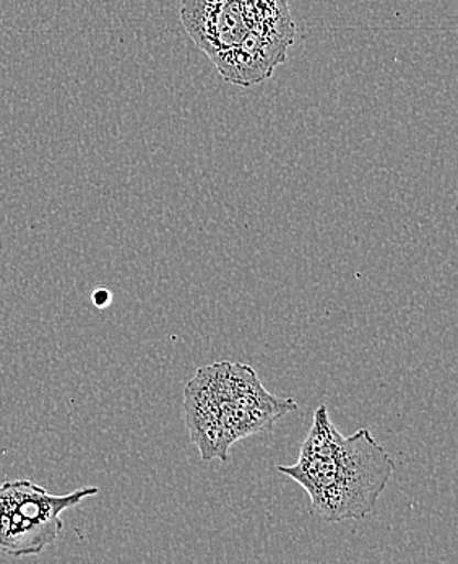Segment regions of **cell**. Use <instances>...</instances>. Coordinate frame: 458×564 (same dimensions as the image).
Here are the masks:
<instances>
[{
    "mask_svg": "<svg viewBox=\"0 0 458 564\" xmlns=\"http://www.w3.org/2000/svg\"><path fill=\"white\" fill-rule=\"evenodd\" d=\"M97 487H84L67 495H53L30 480L0 485V550L23 558L36 556L63 532L61 516L98 495Z\"/></svg>",
    "mask_w": 458,
    "mask_h": 564,
    "instance_id": "3",
    "label": "cell"
},
{
    "mask_svg": "<svg viewBox=\"0 0 458 564\" xmlns=\"http://www.w3.org/2000/svg\"><path fill=\"white\" fill-rule=\"evenodd\" d=\"M279 470L309 494L314 514L328 522L362 519L391 481L395 463L369 430L344 436L326 405L314 413L313 429L295 465Z\"/></svg>",
    "mask_w": 458,
    "mask_h": 564,
    "instance_id": "2",
    "label": "cell"
},
{
    "mask_svg": "<svg viewBox=\"0 0 458 564\" xmlns=\"http://www.w3.org/2000/svg\"><path fill=\"white\" fill-rule=\"evenodd\" d=\"M179 15L221 77L239 87L269 80L295 43L288 0H183Z\"/></svg>",
    "mask_w": 458,
    "mask_h": 564,
    "instance_id": "1",
    "label": "cell"
},
{
    "mask_svg": "<svg viewBox=\"0 0 458 564\" xmlns=\"http://www.w3.org/2000/svg\"><path fill=\"white\" fill-rule=\"evenodd\" d=\"M91 300H94L95 306L98 307V310H105V307H108L109 304H111L112 301V293L109 292L108 289H98L95 290L94 296H91Z\"/></svg>",
    "mask_w": 458,
    "mask_h": 564,
    "instance_id": "4",
    "label": "cell"
}]
</instances>
